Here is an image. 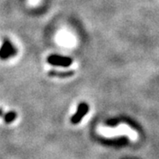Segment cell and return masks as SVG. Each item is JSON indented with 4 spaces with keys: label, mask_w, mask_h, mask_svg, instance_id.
Returning a JSON list of instances; mask_svg holds the SVG:
<instances>
[{
    "label": "cell",
    "mask_w": 159,
    "mask_h": 159,
    "mask_svg": "<svg viewBox=\"0 0 159 159\" xmlns=\"http://www.w3.org/2000/svg\"><path fill=\"white\" fill-rule=\"evenodd\" d=\"M5 114H6L5 113V111L0 108V118H4V117H5Z\"/></svg>",
    "instance_id": "6"
},
{
    "label": "cell",
    "mask_w": 159,
    "mask_h": 159,
    "mask_svg": "<svg viewBox=\"0 0 159 159\" xmlns=\"http://www.w3.org/2000/svg\"><path fill=\"white\" fill-rule=\"evenodd\" d=\"M17 113L15 111H9V112H6L5 114V117L3 118V119L5 120V122L7 124H10L11 122H13L16 118H17Z\"/></svg>",
    "instance_id": "5"
},
{
    "label": "cell",
    "mask_w": 159,
    "mask_h": 159,
    "mask_svg": "<svg viewBox=\"0 0 159 159\" xmlns=\"http://www.w3.org/2000/svg\"><path fill=\"white\" fill-rule=\"evenodd\" d=\"M89 111V106L88 103L86 102H80L79 105H78V108H77V111L76 113L74 114V116L71 118V123L72 124H78L81 121V119H83L86 116V114L88 113V111Z\"/></svg>",
    "instance_id": "3"
},
{
    "label": "cell",
    "mask_w": 159,
    "mask_h": 159,
    "mask_svg": "<svg viewBox=\"0 0 159 159\" xmlns=\"http://www.w3.org/2000/svg\"><path fill=\"white\" fill-rule=\"evenodd\" d=\"M47 62L52 66L66 67L72 65L73 59L69 57H64V56H59V55H51L47 58Z\"/></svg>",
    "instance_id": "1"
},
{
    "label": "cell",
    "mask_w": 159,
    "mask_h": 159,
    "mask_svg": "<svg viewBox=\"0 0 159 159\" xmlns=\"http://www.w3.org/2000/svg\"><path fill=\"white\" fill-rule=\"evenodd\" d=\"M49 75L51 77H60V78H66L73 76L74 74V71H67V72H57L55 70H51L49 72Z\"/></svg>",
    "instance_id": "4"
},
{
    "label": "cell",
    "mask_w": 159,
    "mask_h": 159,
    "mask_svg": "<svg viewBox=\"0 0 159 159\" xmlns=\"http://www.w3.org/2000/svg\"><path fill=\"white\" fill-rule=\"evenodd\" d=\"M17 53L16 49L11 44V43L8 40H5L3 44L0 48V58L7 59L8 57H12Z\"/></svg>",
    "instance_id": "2"
}]
</instances>
